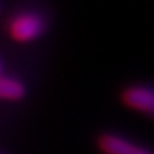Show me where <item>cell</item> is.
<instances>
[{"mask_svg": "<svg viewBox=\"0 0 154 154\" xmlns=\"http://www.w3.org/2000/svg\"><path fill=\"white\" fill-rule=\"evenodd\" d=\"M46 23L45 18L35 12H21L17 13L8 23V31L15 41L28 43L39 38L45 33Z\"/></svg>", "mask_w": 154, "mask_h": 154, "instance_id": "6da1fadb", "label": "cell"}, {"mask_svg": "<svg viewBox=\"0 0 154 154\" xmlns=\"http://www.w3.org/2000/svg\"><path fill=\"white\" fill-rule=\"evenodd\" d=\"M0 10H2V5H0Z\"/></svg>", "mask_w": 154, "mask_h": 154, "instance_id": "5b68a950", "label": "cell"}, {"mask_svg": "<svg viewBox=\"0 0 154 154\" xmlns=\"http://www.w3.org/2000/svg\"><path fill=\"white\" fill-rule=\"evenodd\" d=\"M122 102L131 110L154 118V87L130 85L122 92Z\"/></svg>", "mask_w": 154, "mask_h": 154, "instance_id": "7a4b0ae2", "label": "cell"}, {"mask_svg": "<svg viewBox=\"0 0 154 154\" xmlns=\"http://www.w3.org/2000/svg\"><path fill=\"white\" fill-rule=\"evenodd\" d=\"M25 85L18 79L0 75V98L2 100H20L25 97Z\"/></svg>", "mask_w": 154, "mask_h": 154, "instance_id": "277c9868", "label": "cell"}, {"mask_svg": "<svg viewBox=\"0 0 154 154\" xmlns=\"http://www.w3.org/2000/svg\"><path fill=\"white\" fill-rule=\"evenodd\" d=\"M97 146L103 154H154L144 146H139L130 139L113 133H103L97 139Z\"/></svg>", "mask_w": 154, "mask_h": 154, "instance_id": "3957f363", "label": "cell"}]
</instances>
